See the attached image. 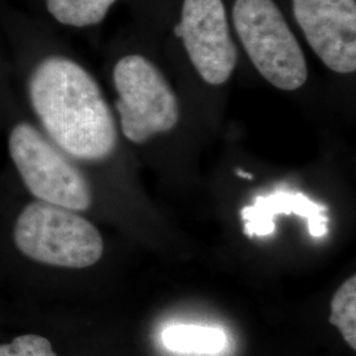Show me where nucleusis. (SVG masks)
I'll return each instance as SVG.
<instances>
[{
    "mask_svg": "<svg viewBox=\"0 0 356 356\" xmlns=\"http://www.w3.org/2000/svg\"><path fill=\"white\" fill-rule=\"evenodd\" d=\"M28 98L47 136L66 156L101 163L114 154V115L83 66L63 56L41 60L28 78Z\"/></svg>",
    "mask_w": 356,
    "mask_h": 356,
    "instance_id": "f257e3e1",
    "label": "nucleus"
},
{
    "mask_svg": "<svg viewBox=\"0 0 356 356\" xmlns=\"http://www.w3.org/2000/svg\"><path fill=\"white\" fill-rule=\"evenodd\" d=\"M13 238L24 257L49 267L89 268L101 260L104 251L101 232L86 218L38 200L19 213Z\"/></svg>",
    "mask_w": 356,
    "mask_h": 356,
    "instance_id": "f03ea898",
    "label": "nucleus"
},
{
    "mask_svg": "<svg viewBox=\"0 0 356 356\" xmlns=\"http://www.w3.org/2000/svg\"><path fill=\"white\" fill-rule=\"evenodd\" d=\"M232 20L250 60L270 85L285 91L305 85V54L273 0H235Z\"/></svg>",
    "mask_w": 356,
    "mask_h": 356,
    "instance_id": "7ed1b4c3",
    "label": "nucleus"
},
{
    "mask_svg": "<svg viewBox=\"0 0 356 356\" xmlns=\"http://www.w3.org/2000/svg\"><path fill=\"white\" fill-rule=\"evenodd\" d=\"M8 153L26 191L38 201L73 211L92 204L89 181L51 139L28 122L8 134Z\"/></svg>",
    "mask_w": 356,
    "mask_h": 356,
    "instance_id": "20e7f679",
    "label": "nucleus"
},
{
    "mask_svg": "<svg viewBox=\"0 0 356 356\" xmlns=\"http://www.w3.org/2000/svg\"><path fill=\"white\" fill-rule=\"evenodd\" d=\"M116 111L123 135L144 144L177 126L179 104L164 74L140 54L120 58L113 73Z\"/></svg>",
    "mask_w": 356,
    "mask_h": 356,
    "instance_id": "39448f33",
    "label": "nucleus"
},
{
    "mask_svg": "<svg viewBox=\"0 0 356 356\" xmlns=\"http://www.w3.org/2000/svg\"><path fill=\"white\" fill-rule=\"evenodd\" d=\"M181 38L198 74L209 85L219 86L232 76L238 51L229 33L222 0H184Z\"/></svg>",
    "mask_w": 356,
    "mask_h": 356,
    "instance_id": "423d86ee",
    "label": "nucleus"
},
{
    "mask_svg": "<svg viewBox=\"0 0 356 356\" xmlns=\"http://www.w3.org/2000/svg\"><path fill=\"white\" fill-rule=\"evenodd\" d=\"M293 13L323 64L339 74L355 72V0H293Z\"/></svg>",
    "mask_w": 356,
    "mask_h": 356,
    "instance_id": "0eeeda50",
    "label": "nucleus"
},
{
    "mask_svg": "<svg viewBox=\"0 0 356 356\" xmlns=\"http://www.w3.org/2000/svg\"><path fill=\"white\" fill-rule=\"evenodd\" d=\"M281 214L304 218L313 238H323L329 231V218L323 204L312 201L300 191L280 189L268 195H259L254 198V204L243 207L241 216L244 222V234L250 238L272 235L276 229L275 218Z\"/></svg>",
    "mask_w": 356,
    "mask_h": 356,
    "instance_id": "6e6552de",
    "label": "nucleus"
},
{
    "mask_svg": "<svg viewBox=\"0 0 356 356\" xmlns=\"http://www.w3.org/2000/svg\"><path fill=\"white\" fill-rule=\"evenodd\" d=\"M163 343L175 353L218 354L227 344L226 334L216 327L198 325H175L161 334Z\"/></svg>",
    "mask_w": 356,
    "mask_h": 356,
    "instance_id": "1a4fd4ad",
    "label": "nucleus"
},
{
    "mask_svg": "<svg viewBox=\"0 0 356 356\" xmlns=\"http://www.w3.org/2000/svg\"><path fill=\"white\" fill-rule=\"evenodd\" d=\"M116 0H45L48 13L61 24L95 26L104 20Z\"/></svg>",
    "mask_w": 356,
    "mask_h": 356,
    "instance_id": "9d476101",
    "label": "nucleus"
},
{
    "mask_svg": "<svg viewBox=\"0 0 356 356\" xmlns=\"http://www.w3.org/2000/svg\"><path fill=\"white\" fill-rule=\"evenodd\" d=\"M329 321L342 334L346 343L356 350L355 276L344 281L332 296Z\"/></svg>",
    "mask_w": 356,
    "mask_h": 356,
    "instance_id": "9b49d317",
    "label": "nucleus"
},
{
    "mask_svg": "<svg viewBox=\"0 0 356 356\" xmlns=\"http://www.w3.org/2000/svg\"><path fill=\"white\" fill-rule=\"evenodd\" d=\"M0 356H57L51 341L38 334L15 337L10 343L0 344Z\"/></svg>",
    "mask_w": 356,
    "mask_h": 356,
    "instance_id": "f8f14e48",
    "label": "nucleus"
},
{
    "mask_svg": "<svg viewBox=\"0 0 356 356\" xmlns=\"http://www.w3.org/2000/svg\"><path fill=\"white\" fill-rule=\"evenodd\" d=\"M236 176H238V177L244 178V179H252V178H254V176H252L251 173L244 172L242 169H236Z\"/></svg>",
    "mask_w": 356,
    "mask_h": 356,
    "instance_id": "ddd939ff",
    "label": "nucleus"
}]
</instances>
